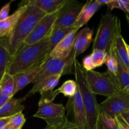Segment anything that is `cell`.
<instances>
[{"mask_svg": "<svg viewBox=\"0 0 129 129\" xmlns=\"http://www.w3.org/2000/svg\"><path fill=\"white\" fill-rule=\"evenodd\" d=\"M46 15L45 12L35 6H28L26 11L19 18L11 34L6 39L0 40H2L13 57L38 22Z\"/></svg>", "mask_w": 129, "mask_h": 129, "instance_id": "6da1fadb", "label": "cell"}, {"mask_svg": "<svg viewBox=\"0 0 129 129\" xmlns=\"http://www.w3.org/2000/svg\"><path fill=\"white\" fill-rule=\"evenodd\" d=\"M49 36L32 45L21 46L13 57L8 73L15 76L46 60L50 54Z\"/></svg>", "mask_w": 129, "mask_h": 129, "instance_id": "7a4b0ae2", "label": "cell"}, {"mask_svg": "<svg viewBox=\"0 0 129 129\" xmlns=\"http://www.w3.org/2000/svg\"><path fill=\"white\" fill-rule=\"evenodd\" d=\"M74 74L85 110L87 129H100V105L96 95L91 91L87 83L84 69L76 59L74 62Z\"/></svg>", "mask_w": 129, "mask_h": 129, "instance_id": "3957f363", "label": "cell"}, {"mask_svg": "<svg viewBox=\"0 0 129 129\" xmlns=\"http://www.w3.org/2000/svg\"><path fill=\"white\" fill-rule=\"evenodd\" d=\"M76 59V57L73 50L70 55L65 59H52L49 57L45 61L44 68L34 81L31 89L26 95L21 98V101L23 102L33 94L40 91L45 81L49 77L56 75L62 76L67 74H74V62Z\"/></svg>", "mask_w": 129, "mask_h": 129, "instance_id": "277c9868", "label": "cell"}, {"mask_svg": "<svg viewBox=\"0 0 129 129\" xmlns=\"http://www.w3.org/2000/svg\"><path fill=\"white\" fill-rule=\"evenodd\" d=\"M121 34L120 20L111 12L102 16L93 44V50L100 49L107 53L113 45L115 39Z\"/></svg>", "mask_w": 129, "mask_h": 129, "instance_id": "5b68a950", "label": "cell"}, {"mask_svg": "<svg viewBox=\"0 0 129 129\" xmlns=\"http://www.w3.org/2000/svg\"><path fill=\"white\" fill-rule=\"evenodd\" d=\"M84 75L89 88L95 95L100 94L109 98L120 91L115 76L108 71L99 73L93 70H84Z\"/></svg>", "mask_w": 129, "mask_h": 129, "instance_id": "8992f818", "label": "cell"}, {"mask_svg": "<svg viewBox=\"0 0 129 129\" xmlns=\"http://www.w3.org/2000/svg\"><path fill=\"white\" fill-rule=\"evenodd\" d=\"M38 105L39 109L34 117L44 120L47 126L59 125L68 120L66 116V110L62 104H57L49 100L40 98Z\"/></svg>", "mask_w": 129, "mask_h": 129, "instance_id": "52a82bcc", "label": "cell"}, {"mask_svg": "<svg viewBox=\"0 0 129 129\" xmlns=\"http://www.w3.org/2000/svg\"><path fill=\"white\" fill-rule=\"evenodd\" d=\"M99 105L102 114L115 119L123 113L129 112V92H118L107 98Z\"/></svg>", "mask_w": 129, "mask_h": 129, "instance_id": "ba28073f", "label": "cell"}, {"mask_svg": "<svg viewBox=\"0 0 129 129\" xmlns=\"http://www.w3.org/2000/svg\"><path fill=\"white\" fill-rule=\"evenodd\" d=\"M84 5V3L74 0H66L58 11L52 31L61 28L73 26Z\"/></svg>", "mask_w": 129, "mask_h": 129, "instance_id": "9c48e42d", "label": "cell"}, {"mask_svg": "<svg viewBox=\"0 0 129 129\" xmlns=\"http://www.w3.org/2000/svg\"><path fill=\"white\" fill-rule=\"evenodd\" d=\"M58 11L44 16L38 22L31 34L24 42L22 44L23 46L32 45L49 36L51 34L53 25L57 18Z\"/></svg>", "mask_w": 129, "mask_h": 129, "instance_id": "30bf717a", "label": "cell"}, {"mask_svg": "<svg viewBox=\"0 0 129 129\" xmlns=\"http://www.w3.org/2000/svg\"><path fill=\"white\" fill-rule=\"evenodd\" d=\"M47 59L40 62V64L30 68V69H27V70L25 71L22 73H18L16 75L13 76L15 83V93H14L15 94L18 91H20L23 88L26 87L30 83H34L35 79L39 76V73H40L42 68H44V66Z\"/></svg>", "mask_w": 129, "mask_h": 129, "instance_id": "8fae6325", "label": "cell"}, {"mask_svg": "<svg viewBox=\"0 0 129 129\" xmlns=\"http://www.w3.org/2000/svg\"><path fill=\"white\" fill-rule=\"evenodd\" d=\"M78 29L69 33L62 40L49 54V57L52 59H62L68 57L74 48V42Z\"/></svg>", "mask_w": 129, "mask_h": 129, "instance_id": "7c38bea8", "label": "cell"}, {"mask_svg": "<svg viewBox=\"0 0 129 129\" xmlns=\"http://www.w3.org/2000/svg\"><path fill=\"white\" fill-rule=\"evenodd\" d=\"M69 100L71 102L75 125L78 129H87L86 115L78 87L75 95L73 98H69Z\"/></svg>", "mask_w": 129, "mask_h": 129, "instance_id": "4fadbf2b", "label": "cell"}, {"mask_svg": "<svg viewBox=\"0 0 129 129\" xmlns=\"http://www.w3.org/2000/svg\"><path fill=\"white\" fill-rule=\"evenodd\" d=\"M93 30L85 27L76 35L74 42L73 51L76 57L84 53L90 46L93 41Z\"/></svg>", "mask_w": 129, "mask_h": 129, "instance_id": "5bb4252c", "label": "cell"}, {"mask_svg": "<svg viewBox=\"0 0 129 129\" xmlns=\"http://www.w3.org/2000/svg\"><path fill=\"white\" fill-rule=\"evenodd\" d=\"M27 7V5L19 6L14 13L5 20L0 21V40L6 39L11 34L19 18L26 11Z\"/></svg>", "mask_w": 129, "mask_h": 129, "instance_id": "9a60e30c", "label": "cell"}, {"mask_svg": "<svg viewBox=\"0 0 129 129\" xmlns=\"http://www.w3.org/2000/svg\"><path fill=\"white\" fill-rule=\"evenodd\" d=\"M66 0H28L22 1L19 6L22 5L33 6L38 8L47 15L56 13L61 8Z\"/></svg>", "mask_w": 129, "mask_h": 129, "instance_id": "2e32d148", "label": "cell"}, {"mask_svg": "<svg viewBox=\"0 0 129 129\" xmlns=\"http://www.w3.org/2000/svg\"><path fill=\"white\" fill-rule=\"evenodd\" d=\"M100 6L101 5L97 0L87 1L86 3H84L81 12L79 13L73 26L75 28L79 29L81 27L85 25L98 11Z\"/></svg>", "mask_w": 129, "mask_h": 129, "instance_id": "e0dca14e", "label": "cell"}, {"mask_svg": "<svg viewBox=\"0 0 129 129\" xmlns=\"http://www.w3.org/2000/svg\"><path fill=\"white\" fill-rule=\"evenodd\" d=\"M21 98H11L0 108V118H10L18 113H22L25 107L21 103Z\"/></svg>", "mask_w": 129, "mask_h": 129, "instance_id": "ac0fdd59", "label": "cell"}, {"mask_svg": "<svg viewBox=\"0 0 129 129\" xmlns=\"http://www.w3.org/2000/svg\"><path fill=\"white\" fill-rule=\"evenodd\" d=\"M125 44L126 42L120 34L115 39L113 48L118 62L120 63L129 71V60Z\"/></svg>", "mask_w": 129, "mask_h": 129, "instance_id": "d6986e66", "label": "cell"}, {"mask_svg": "<svg viewBox=\"0 0 129 129\" xmlns=\"http://www.w3.org/2000/svg\"><path fill=\"white\" fill-rule=\"evenodd\" d=\"M13 60V57L2 40H0V83L4 76L8 73Z\"/></svg>", "mask_w": 129, "mask_h": 129, "instance_id": "ffe728a7", "label": "cell"}, {"mask_svg": "<svg viewBox=\"0 0 129 129\" xmlns=\"http://www.w3.org/2000/svg\"><path fill=\"white\" fill-rule=\"evenodd\" d=\"M76 29L77 28H75L74 26H71V27L61 28L57 29V30H54V31H52L49 39L50 53L53 50V49L62 40H63L69 33H71L73 30H76Z\"/></svg>", "mask_w": 129, "mask_h": 129, "instance_id": "44dd1931", "label": "cell"}, {"mask_svg": "<svg viewBox=\"0 0 129 129\" xmlns=\"http://www.w3.org/2000/svg\"><path fill=\"white\" fill-rule=\"evenodd\" d=\"M115 77L120 91L129 92V71L120 62H118V71Z\"/></svg>", "mask_w": 129, "mask_h": 129, "instance_id": "7402d4cb", "label": "cell"}, {"mask_svg": "<svg viewBox=\"0 0 129 129\" xmlns=\"http://www.w3.org/2000/svg\"><path fill=\"white\" fill-rule=\"evenodd\" d=\"M15 79L13 76L6 73L0 83V89L6 95L13 98L15 95Z\"/></svg>", "mask_w": 129, "mask_h": 129, "instance_id": "603a6c76", "label": "cell"}, {"mask_svg": "<svg viewBox=\"0 0 129 129\" xmlns=\"http://www.w3.org/2000/svg\"><path fill=\"white\" fill-rule=\"evenodd\" d=\"M78 89V84L76 81L69 79L66 81L57 90L59 93H62L64 96L69 98H73L75 95Z\"/></svg>", "mask_w": 129, "mask_h": 129, "instance_id": "cb8c5ba5", "label": "cell"}, {"mask_svg": "<svg viewBox=\"0 0 129 129\" xmlns=\"http://www.w3.org/2000/svg\"><path fill=\"white\" fill-rule=\"evenodd\" d=\"M105 64L107 67V71H109L113 75H117L118 68V62L117 60V56L115 53L114 48L113 46L110 49L109 52L107 53V57H106Z\"/></svg>", "mask_w": 129, "mask_h": 129, "instance_id": "d4e9b609", "label": "cell"}, {"mask_svg": "<svg viewBox=\"0 0 129 129\" xmlns=\"http://www.w3.org/2000/svg\"><path fill=\"white\" fill-rule=\"evenodd\" d=\"M107 52L100 49H94L89 55L91 60L93 64L94 69L102 66L105 64Z\"/></svg>", "mask_w": 129, "mask_h": 129, "instance_id": "484cf974", "label": "cell"}, {"mask_svg": "<svg viewBox=\"0 0 129 129\" xmlns=\"http://www.w3.org/2000/svg\"><path fill=\"white\" fill-rule=\"evenodd\" d=\"M61 77V75H56L49 77L48 79L45 81L39 93H45V92H51L54 91L53 89L58 85Z\"/></svg>", "mask_w": 129, "mask_h": 129, "instance_id": "4316f807", "label": "cell"}, {"mask_svg": "<svg viewBox=\"0 0 129 129\" xmlns=\"http://www.w3.org/2000/svg\"><path fill=\"white\" fill-rule=\"evenodd\" d=\"M108 11L111 12L114 8L120 9L125 13H129V0H110L109 3L107 5Z\"/></svg>", "mask_w": 129, "mask_h": 129, "instance_id": "83f0119b", "label": "cell"}, {"mask_svg": "<svg viewBox=\"0 0 129 129\" xmlns=\"http://www.w3.org/2000/svg\"><path fill=\"white\" fill-rule=\"evenodd\" d=\"M26 122V118L23 113H20L13 116L9 123L11 129H21Z\"/></svg>", "mask_w": 129, "mask_h": 129, "instance_id": "f1b7e54d", "label": "cell"}, {"mask_svg": "<svg viewBox=\"0 0 129 129\" xmlns=\"http://www.w3.org/2000/svg\"><path fill=\"white\" fill-rule=\"evenodd\" d=\"M117 122L115 118H109L104 115H100V129H117Z\"/></svg>", "mask_w": 129, "mask_h": 129, "instance_id": "f546056e", "label": "cell"}, {"mask_svg": "<svg viewBox=\"0 0 129 129\" xmlns=\"http://www.w3.org/2000/svg\"><path fill=\"white\" fill-rule=\"evenodd\" d=\"M13 1V0H11L1 8V9L0 10V21L5 20L10 16L9 13H10V6H11V4Z\"/></svg>", "mask_w": 129, "mask_h": 129, "instance_id": "4dcf8cb0", "label": "cell"}, {"mask_svg": "<svg viewBox=\"0 0 129 129\" xmlns=\"http://www.w3.org/2000/svg\"><path fill=\"white\" fill-rule=\"evenodd\" d=\"M81 66L85 71H93L94 69L93 63L91 60L89 55H87L83 58V64Z\"/></svg>", "mask_w": 129, "mask_h": 129, "instance_id": "1f68e13d", "label": "cell"}, {"mask_svg": "<svg viewBox=\"0 0 129 129\" xmlns=\"http://www.w3.org/2000/svg\"><path fill=\"white\" fill-rule=\"evenodd\" d=\"M11 98V97L6 95V94H5V93L0 89V108H1L6 102H8Z\"/></svg>", "mask_w": 129, "mask_h": 129, "instance_id": "d6a6232c", "label": "cell"}, {"mask_svg": "<svg viewBox=\"0 0 129 129\" xmlns=\"http://www.w3.org/2000/svg\"><path fill=\"white\" fill-rule=\"evenodd\" d=\"M74 126H76L73 122H70L69 120H67L65 122H63L62 123H61L60 125H58L57 127H56V128L55 129H67L68 128H70V127H73Z\"/></svg>", "mask_w": 129, "mask_h": 129, "instance_id": "836d02e7", "label": "cell"}, {"mask_svg": "<svg viewBox=\"0 0 129 129\" xmlns=\"http://www.w3.org/2000/svg\"><path fill=\"white\" fill-rule=\"evenodd\" d=\"M116 120L118 122L119 125L122 127V129H129V125L125 122V121L123 120L122 117L121 115L118 116L115 118Z\"/></svg>", "mask_w": 129, "mask_h": 129, "instance_id": "e575fe53", "label": "cell"}, {"mask_svg": "<svg viewBox=\"0 0 129 129\" xmlns=\"http://www.w3.org/2000/svg\"><path fill=\"white\" fill-rule=\"evenodd\" d=\"M11 117L10 118H0V129L3 128L4 127L6 126L7 125L9 124L11 120Z\"/></svg>", "mask_w": 129, "mask_h": 129, "instance_id": "d590c367", "label": "cell"}, {"mask_svg": "<svg viewBox=\"0 0 129 129\" xmlns=\"http://www.w3.org/2000/svg\"><path fill=\"white\" fill-rule=\"evenodd\" d=\"M122 118H123L126 123L129 125V112H127V113H124L123 114L121 115Z\"/></svg>", "mask_w": 129, "mask_h": 129, "instance_id": "8d00e7d4", "label": "cell"}, {"mask_svg": "<svg viewBox=\"0 0 129 129\" xmlns=\"http://www.w3.org/2000/svg\"><path fill=\"white\" fill-rule=\"evenodd\" d=\"M97 1H98V2L99 3L101 6H103V5H108L110 1V0H97Z\"/></svg>", "mask_w": 129, "mask_h": 129, "instance_id": "74e56055", "label": "cell"}, {"mask_svg": "<svg viewBox=\"0 0 129 129\" xmlns=\"http://www.w3.org/2000/svg\"><path fill=\"white\" fill-rule=\"evenodd\" d=\"M125 46H126V49H127V55H128V58L129 60V45L128 44H127V42H126Z\"/></svg>", "mask_w": 129, "mask_h": 129, "instance_id": "f35d334b", "label": "cell"}, {"mask_svg": "<svg viewBox=\"0 0 129 129\" xmlns=\"http://www.w3.org/2000/svg\"><path fill=\"white\" fill-rule=\"evenodd\" d=\"M58 125H57V126H54V127H49V126H47L46 127H45V128L44 129H55V128H56V127H57Z\"/></svg>", "mask_w": 129, "mask_h": 129, "instance_id": "ab89813d", "label": "cell"}, {"mask_svg": "<svg viewBox=\"0 0 129 129\" xmlns=\"http://www.w3.org/2000/svg\"><path fill=\"white\" fill-rule=\"evenodd\" d=\"M125 17H126V20H127V23H128V26H129V13L128 14H126Z\"/></svg>", "mask_w": 129, "mask_h": 129, "instance_id": "60d3db41", "label": "cell"}, {"mask_svg": "<svg viewBox=\"0 0 129 129\" xmlns=\"http://www.w3.org/2000/svg\"><path fill=\"white\" fill-rule=\"evenodd\" d=\"M1 129H10V127L8 124V125H7L6 126H5V127H4L3 128H2Z\"/></svg>", "mask_w": 129, "mask_h": 129, "instance_id": "b9f144b4", "label": "cell"}, {"mask_svg": "<svg viewBox=\"0 0 129 129\" xmlns=\"http://www.w3.org/2000/svg\"><path fill=\"white\" fill-rule=\"evenodd\" d=\"M67 129H78V128H77L76 126H74V127H70V128H67Z\"/></svg>", "mask_w": 129, "mask_h": 129, "instance_id": "7bdbcfd3", "label": "cell"}, {"mask_svg": "<svg viewBox=\"0 0 129 129\" xmlns=\"http://www.w3.org/2000/svg\"><path fill=\"white\" fill-rule=\"evenodd\" d=\"M10 129H11V128H10Z\"/></svg>", "mask_w": 129, "mask_h": 129, "instance_id": "ee69618b", "label": "cell"}]
</instances>
